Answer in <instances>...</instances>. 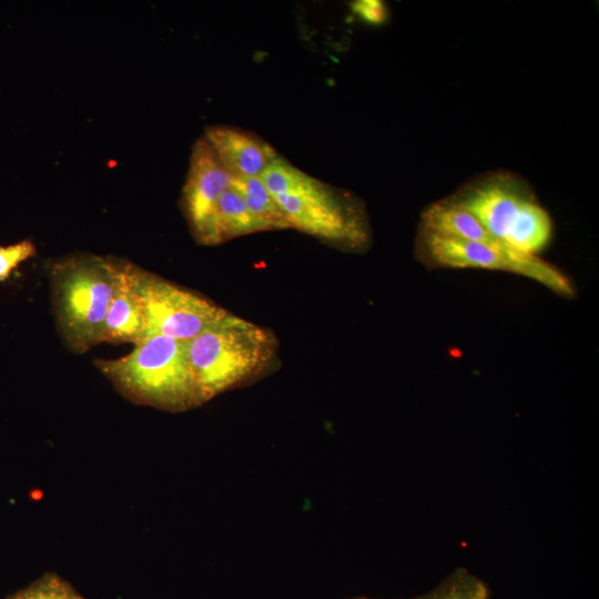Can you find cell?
Masks as SVG:
<instances>
[{
  "label": "cell",
  "instance_id": "cell-1",
  "mask_svg": "<svg viewBox=\"0 0 599 599\" xmlns=\"http://www.w3.org/2000/svg\"><path fill=\"white\" fill-rule=\"evenodd\" d=\"M98 369L128 399L172 412L201 405L186 352V342L146 336L126 355L97 359Z\"/></svg>",
  "mask_w": 599,
  "mask_h": 599
},
{
  "label": "cell",
  "instance_id": "cell-2",
  "mask_svg": "<svg viewBox=\"0 0 599 599\" xmlns=\"http://www.w3.org/2000/svg\"><path fill=\"white\" fill-rule=\"evenodd\" d=\"M260 176L291 227L353 248L367 242L368 234L362 215L327 184L280 155Z\"/></svg>",
  "mask_w": 599,
  "mask_h": 599
},
{
  "label": "cell",
  "instance_id": "cell-3",
  "mask_svg": "<svg viewBox=\"0 0 599 599\" xmlns=\"http://www.w3.org/2000/svg\"><path fill=\"white\" fill-rule=\"evenodd\" d=\"M276 345L272 332L230 312L186 342L189 363L202 402L264 369Z\"/></svg>",
  "mask_w": 599,
  "mask_h": 599
},
{
  "label": "cell",
  "instance_id": "cell-4",
  "mask_svg": "<svg viewBox=\"0 0 599 599\" xmlns=\"http://www.w3.org/2000/svg\"><path fill=\"white\" fill-rule=\"evenodd\" d=\"M114 287V260L77 255L51 268L55 318L67 345L85 353L102 343L105 316Z\"/></svg>",
  "mask_w": 599,
  "mask_h": 599
},
{
  "label": "cell",
  "instance_id": "cell-5",
  "mask_svg": "<svg viewBox=\"0 0 599 599\" xmlns=\"http://www.w3.org/2000/svg\"><path fill=\"white\" fill-rule=\"evenodd\" d=\"M419 253L435 267L481 268L525 276L552 292L573 296L575 291L565 274L537 255L511 248L499 250L481 243L422 231Z\"/></svg>",
  "mask_w": 599,
  "mask_h": 599
},
{
  "label": "cell",
  "instance_id": "cell-6",
  "mask_svg": "<svg viewBox=\"0 0 599 599\" xmlns=\"http://www.w3.org/2000/svg\"><path fill=\"white\" fill-rule=\"evenodd\" d=\"M136 282L145 337L162 335L189 342L229 313L212 301L140 267Z\"/></svg>",
  "mask_w": 599,
  "mask_h": 599
},
{
  "label": "cell",
  "instance_id": "cell-7",
  "mask_svg": "<svg viewBox=\"0 0 599 599\" xmlns=\"http://www.w3.org/2000/svg\"><path fill=\"white\" fill-rule=\"evenodd\" d=\"M234 180L205 139H199L192 149L182 201L192 232L201 244H210L215 206Z\"/></svg>",
  "mask_w": 599,
  "mask_h": 599
},
{
  "label": "cell",
  "instance_id": "cell-8",
  "mask_svg": "<svg viewBox=\"0 0 599 599\" xmlns=\"http://www.w3.org/2000/svg\"><path fill=\"white\" fill-rule=\"evenodd\" d=\"M496 238L507 245L514 231L536 202L512 182L490 181L455 200Z\"/></svg>",
  "mask_w": 599,
  "mask_h": 599
},
{
  "label": "cell",
  "instance_id": "cell-9",
  "mask_svg": "<svg viewBox=\"0 0 599 599\" xmlns=\"http://www.w3.org/2000/svg\"><path fill=\"white\" fill-rule=\"evenodd\" d=\"M138 266L114 261V287L104 321L102 343H133L145 337V322L140 300Z\"/></svg>",
  "mask_w": 599,
  "mask_h": 599
},
{
  "label": "cell",
  "instance_id": "cell-10",
  "mask_svg": "<svg viewBox=\"0 0 599 599\" xmlns=\"http://www.w3.org/2000/svg\"><path fill=\"white\" fill-rule=\"evenodd\" d=\"M203 138L235 179L260 176L278 156L266 141L242 129L212 126Z\"/></svg>",
  "mask_w": 599,
  "mask_h": 599
},
{
  "label": "cell",
  "instance_id": "cell-11",
  "mask_svg": "<svg viewBox=\"0 0 599 599\" xmlns=\"http://www.w3.org/2000/svg\"><path fill=\"white\" fill-rule=\"evenodd\" d=\"M258 231L241 193L233 183L220 196L215 206L209 245L223 243Z\"/></svg>",
  "mask_w": 599,
  "mask_h": 599
},
{
  "label": "cell",
  "instance_id": "cell-12",
  "mask_svg": "<svg viewBox=\"0 0 599 599\" xmlns=\"http://www.w3.org/2000/svg\"><path fill=\"white\" fill-rule=\"evenodd\" d=\"M260 231L290 229V224L261 176L234 180Z\"/></svg>",
  "mask_w": 599,
  "mask_h": 599
},
{
  "label": "cell",
  "instance_id": "cell-13",
  "mask_svg": "<svg viewBox=\"0 0 599 599\" xmlns=\"http://www.w3.org/2000/svg\"><path fill=\"white\" fill-rule=\"evenodd\" d=\"M7 599H84L60 576L47 572Z\"/></svg>",
  "mask_w": 599,
  "mask_h": 599
},
{
  "label": "cell",
  "instance_id": "cell-14",
  "mask_svg": "<svg viewBox=\"0 0 599 599\" xmlns=\"http://www.w3.org/2000/svg\"><path fill=\"white\" fill-rule=\"evenodd\" d=\"M487 591L485 586L468 575L455 576L428 599H477Z\"/></svg>",
  "mask_w": 599,
  "mask_h": 599
},
{
  "label": "cell",
  "instance_id": "cell-15",
  "mask_svg": "<svg viewBox=\"0 0 599 599\" xmlns=\"http://www.w3.org/2000/svg\"><path fill=\"white\" fill-rule=\"evenodd\" d=\"M35 253L31 241H21L7 246H0V281H4L13 270Z\"/></svg>",
  "mask_w": 599,
  "mask_h": 599
},
{
  "label": "cell",
  "instance_id": "cell-16",
  "mask_svg": "<svg viewBox=\"0 0 599 599\" xmlns=\"http://www.w3.org/2000/svg\"><path fill=\"white\" fill-rule=\"evenodd\" d=\"M353 13L363 22L380 26L388 18V9L380 0H357L351 4Z\"/></svg>",
  "mask_w": 599,
  "mask_h": 599
},
{
  "label": "cell",
  "instance_id": "cell-17",
  "mask_svg": "<svg viewBox=\"0 0 599 599\" xmlns=\"http://www.w3.org/2000/svg\"><path fill=\"white\" fill-rule=\"evenodd\" d=\"M477 599H488V592L485 591V592L481 593Z\"/></svg>",
  "mask_w": 599,
  "mask_h": 599
}]
</instances>
